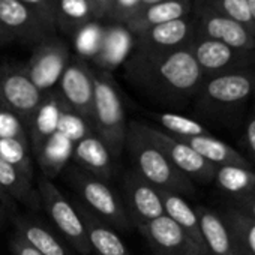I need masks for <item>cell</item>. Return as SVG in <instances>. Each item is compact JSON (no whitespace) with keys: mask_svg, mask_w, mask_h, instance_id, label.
Returning <instances> with one entry per match:
<instances>
[{"mask_svg":"<svg viewBox=\"0 0 255 255\" xmlns=\"http://www.w3.org/2000/svg\"><path fill=\"white\" fill-rule=\"evenodd\" d=\"M125 74L143 95L173 107L192 101L204 81L188 48L156 53L134 47L125 60Z\"/></svg>","mask_w":255,"mask_h":255,"instance_id":"1","label":"cell"},{"mask_svg":"<svg viewBox=\"0 0 255 255\" xmlns=\"http://www.w3.org/2000/svg\"><path fill=\"white\" fill-rule=\"evenodd\" d=\"M255 90V68L207 77L194 98L195 114L225 126L240 120Z\"/></svg>","mask_w":255,"mask_h":255,"instance_id":"2","label":"cell"},{"mask_svg":"<svg viewBox=\"0 0 255 255\" xmlns=\"http://www.w3.org/2000/svg\"><path fill=\"white\" fill-rule=\"evenodd\" d=\"M125 150H128L134 164L132 170L158 191H167L182 197L195 192L194 183L170 162L164 152L147 135L144 123L137 120L128 122Z\"/></svg>","mask_w":255,"mask_h":255,"instance_id":"3","label":"cell"},{"mask_svg":"<svg viewBox=\"0 0 255 255\" xmlns=\"http://www.w3.org/2000/svg\"><path fill=\"white\" fill-rule=\"evenodd\" d=\"M89 126L119 159L126 144L128 120L119 87L113 75L104 69H93V105Z\"/></svg>","mask_w":255,"mask_h":255,"instance_id":"4","label":"cell"},{"mask_svg":"<svg viewBox=\"0 0 255 255\" xmlns=\"http://www.w3.org/2000/svg\"><path fill=\"white\" fill-rule=\"evenodd\" d=\"M65 179L75 191L78 201L93 212L99 219L117 231H129L134 228L132 222L126 215L120 194L113 189L110 182L83 170L75 164L66 168Z\"/></svg>","mask_w":255,"mask_h":255,"instance_id":"5","label":"cell"},{"mask_svg":"<svg viewBox=\"0 0 255 255\" xmlns=\"http://www.w3.org/2000/svg\"><path fill=\"white\" fill-rule=\"evenodd\" d=\"M36 185L41 198V207L45 210L56 231L78 254L92 255L83 219L74 203L69 201L62 194V191L45 176L39 177Z\"/></svg>","mask_w":255,"mask_h":255,"instance_id":"6","label":"cell"},{"mask_svg":"<svg viewBox=\"0 0 255 255\" xmlns=\"http://www.w3.org/2000/svg\"><path fill=\"white\" fill-rule=\"evenodd\" d=\"M45 95L35 86L26 66L20 63H0V105L14 113L29 129Z\"/></svg>","mask_w":255,"mask_h":255,"instance_id":"7","label":"cell"},{"mask_svg":"<svg viewBox=\"0 0 255 255\" xmlns=\"http://www.w3.org/2000/svg\"><path fill=\"white\" fill-rule=\"evenodd\" d=\"M204 78L255 68V50H240L227 44L194 36L188 45Z\"/></svg>","mask_w":255,"mask_h":255,"instance_id":"8","label":"cell"},{"mask_svg":"<svg viewBox=\"0 0 255 255\" xmlns=\"http://www.w3.org/2000/svg\"><path fill=\"white\" fill-rule=\"evenodd\" d=\"M71 57L69 45L56 35H50L35 45L24 66L35 86L45 95L54 92Z\"/></svg>","mask_w":255,"mask_h":255,"instance_id":"9","label":"cell"},{"mask_svg":"<svg viewBox=\"0 0 255 255\" xmlns=\"http://www.w3.org/2000/svg\"><path fill=\"white\" fill-rule=\"evenodd\" d=\"M60 104L80 119L90 122L93 105V69L81 57H71L65 68L57 90Z\"/></svg>","mask_w":255,"mask_h":255,"instance_id":"10","label":"cell"},{"mask_svg":"<svg viewBox=\"0 0 255 255\" xmlns=\"http://www.w3.org/2000/svg\"><path fill=\"white\" fill-rule=\"evenodd\" d=\"M120 198L128 218L137 230L164 215L159 191L132 168L122 174Z\"/></svg>","mask_w":255,"mask_h":255,"instance_id":"11","label":"cell"},{"mask_svg":"<svg viewBox=\"0 0 255 255\" xmlns=\"http://www.w3.org/2000/svg\"><path fill=\"white\" fill-rule=\"evenodd\" d=\"M146 132L153 140V143L164 152V155L170 159V162L192 183H212L215 179L216 167L207 162L203 156H200L191 146L185 141L158 129L155 126L146 125Z\"/></svg>","mask_w":255,"mask_h":255,"instance_id":"12","label":"cell"},{"mask_svg":"<svg viewBox=\"0 0 255 255\" xmlns=\"http://www.w3.org/2000/svg\"><path fill=\"white\" fill-rule=\"evenodd\" d=\"M195 35L218 41L240 50H255V36L243 24L213 11L209 6L192 2Z\"/></svg>","mask_w":255,"mask_h":255,"instance_id":"13","label":"cell"},{"mask_svg":"<svg viewBox=\"0 0 255 255\" xmlns=\"http://www.w3.org/2000/svg\"><path fill=\"white\" fill-rule=\"evenodd\" d=\"M0 29L12 41L38 44L54 30L30 8L18 0H0Z\"/></svg>","mask_w":255,"mask_h":255,"instance_id":"14","label":"cell"},{"mask_svg":"<svg viewBox=\"0 0 255 255\" xmlns=\"http://www.w3.org/2000/svg\"><path fill=\"white\" fill-rule=\"evenodd\" d=\"M155 255H206L167 215L138 228Z\"/></svg>","mask_w":255,"mask_h":255,"instance_id":"15","label":"cell"},{"mask_svg":"<svg viewBox=\"0 0 255 255\" xmlns=\"http://www.w3.org/2000/svg\"><path fill=\"white\" fill-rule=\"evenodd\" d=\"M195 36V23L192 14L185 18L173 20L153 26L135 38V48L146 51H174L188 48Z\"/></svg>","mask_w":255,"mask_h":255,"instance_id":"16","label":"cell"},{"mask_svg":"<svg viewBox=\"0 0 255 255\" xmlns=\"http://www.w3.org/2000/svg\"><path fill=\"white\" fill-rule=\"evenodd\" d=\"M74 164L83 170L110 182L117 171V159L96 134H86L77 140L72 149Z\"/></svg>","mask_w":255,"mask_h":255,"instance_id":"17","label":"cell"},{"mask_svg":"<svg viewBox=\"0 0 255 255\" xmlns=\"http://www.w3.org/2000/svg\"><path fill=\"white\" fill-rule=\"evenodd\" d=\"M72 203L83 219L92 255H132L128 251L125 242L120 239L117 230L99 219L78 200Z\"/></svg>","mask_w":255,"mask_h":255,"instance_id":"18","label":"cell"},{"mask_svg":"<svg viewBox=\"0 0 255 255\" xmlns=\"http://www.w3.org/2000/svg\"><path fill=\"white\" fill-rule=\"evenodd\" d=\"M14 234L20 236L42 255H72L68 243L47 224L35 216L17 215L12 222Z\"/></svg>","mask_w":255,"mask_h":255,"instance_id":"19","label":"cell"},{"mask_svg":"<svg viewBox=\"0 0 255 255\" xmlns=\"http://www.w3.org/2000/svg\"><path fill=\"white\" fill-rule=\"evenodd\" d=\"M195 210L207 255H237L234 236L224 216L204 206H197Z\"/></svg>","mask_w":255,"mask_h":255,"instance_id":"20","label":"cell"},{"mask_svg":"<svg viewBox=\"0 0 255 255\" xmlns=\"http://www.w3.org/2000/svg\"><path fill=\"white\" fill-rule=\"evenodd\" d=\"M192 2L194 0H162V2L144 6L126 24V27L134 38H137L153 26L189 17L192 14Z\"/></svg>","mask_w":255,"mask_h":255,"instance_id":"21","label":"cell"},{"mask_svg":"<svg viewBox=\"0 0 255 255\" xmlns=\"http://www.w3.org/2000/svg\"><path fill=\"white\" fill-rule=\"evenodd\" d=\"M134 47L135 38L125 24H104V38L95 60L101 69L107 71L120 63H125V60L132 53Z\"/></svg>","mask_w":255,"mask_h":255,"instance_id":"22","label":"cell"},{"mask_svg":"<svg viewBox=\"0 0 255 255\" xmlns=\"http://www.w3.org/2000/svg\"><path fill=\"white\" fill-rule=\"evenodd\" d=\"M161 200H162V207H164V215H167L170 219H173L189 237L191 240L207 255L201 231H200V222L197 216V210L194 206H191L185 197L167 191H159Z\"/></svg>","mask_w":255,"mask_h":255,"instance_id":"23","label":"cell"},{"mask_svg":"<svg viewBox=\"0 0 255 255\" xmlns=\"http://www.w3.org/2000/svg\"><path fill=\"white\" fill-rule=\"evenodd\" d=\"M182 141L191 146L200 156H203L207 162H210L215 167H222V165L252 167V164L246 159L245 155H242L240 152H237L222 140L213 137L212 134L185 138Z\"/></svg>","mask_w":255,"mask_h":255,"instance_id":"24","label":"cell"},{"mask_svg":"<svg viewBox=\"0 0 255 255\" xmlns=\"http://www.w3.org/2000/svg\"><path fill=\"white\" fill-rule=\"evenodd\" d=\"M0 185L17 203L29 206L30 209L41 207L38 189L2 155H0Z\"/></svg>","mask_w":255,"mask_h":255,"instance_id":"25","label":"cell"},{"mask_svg":"<svg viewBox=\"0 0 255 255\" xmlns=\"http://www.w3.org/2000/svg\"><path fill=\"white\" fill-rule=\"evenodd\" d=\"M213 182L230 200L255 192V171L252 167H216Z\"/></svg>","mask_w":255,"mask_h":255,"instance_id":"26","label":"cell"},{"mask_svg":"<svg viewBox=\"0 0 255 255\" xmlns=\"http://www.w3.org/2000/svg\"><path fill=\"white\" fill-rule=\"evenodd\" d=\"M221 215L234 236L237 255H255V219L230 204Z\"/></svg>","mask_w":255,"mask_h":255,"instance_id":"27","label":"cell"},{"mask_svg":"<svg viewBox=\"0 0 255 255\" xmlns=\"http://www.w3.org/2000/svg\"><path fill=\"white\" fill-rule=\"evenodd\" d=\"M89 21H96L89 0H56V24L68 33Z\"/></svg>","mask_w":255,"mask_h":255,"instance_id":"28","label":"cell"},{"mask_svg":"<svg viewBox=\"0 0 255 255\" xmlns=\"http://www.w3.org/2000/svg\"><path fill=\"white\" fill-rule=\"evenodd\" d=\"M0 155L9 164H12L29 182H35L32 149L29 141L17 138H0Z\"/></svg>","mask_w":255,"mask_h":255,"instance_id":"29","label":"cell"},{"mask_svg":"<svg viewBox=\"0 0 255 255\" xmlns=\"http://www.w3.org/2000/svg\"><path fill=\"white\" fill-rule=\"evenodd\" d=\"M155 119L164 128L162 129L164 132H167L179 140L212 134L198 120H194V119H189V117H185V116H180L176 113H161V114H156Z\"/></svg>","mask_w":255,"mask_h":255,"instance_id":"30","label":"cell"},{"mask_svg":"<svg viewBox=\"0 0 255 255\" xmlns=\"http://www.w3.org/2000/svg\"><path fill=\"white\" fill-rule=\"evenodd\" d=\"M74 47L77 57L81 59H95L104 38V24L101 21H89L74 33Z\"/></svg>","mask_w":255,"mask_h":255,"instance_id":"31","label":"cell"},{"mask_svg":"<svg viewBox=\"0 0 255 255\" xmlns=\"http://www.w3.org/2000/svg\"><path fill=\"white\" fill-rule=\"evenodd\" d=\"M194 2L212 8L213 11L243 24L245 27H248L252 32L248 0H194Z\"/></svg>","mask_w":255,"mask_h":255,"instance_id":"32","label":"cell"},{"mask_svg":"<svg viewBox=\"0 0 255 255\" xmlns=\"http://www.w3.org/2000/svg\"><path fill=\"white\" fill-rule=\"evenodd\" d=\"M0 138H17L30 143L27 126L2 105H0Z\"/></svg>","mask_w":255,"mask_h":255,"instance_id":"33","label":"cell"},{"mask_svg":"<svg viewBox=\"0 0 255 255\" xmlns=\"http://www.w3.org/2000/svg\"><path fill=\"white\" fill-rule=\"evenodd\" d=\"M141 8V0H113L107 21L126 26L138 14Z\"/></svg>","mask_w":255,"mask_h":255,"instance_id":"34","label":"cell"},{"mask_svg":"<svg viewBox=\"0 0 255 255\" xmlns=\"http://www.w3.org/2000/svg\"><path fill=\"white\" fill-rule=\"evenodd\" d=\"M18 2L36 12L56 32V0H18Z\"/></svg>","mask_w":255,"mask_h":255,"instance_id":"35","label":"cell"},{"mask_svg":"<svg viewBox=\"0 0 255 255\" xmlns=\"http://www.w3.org/2000/svg\"><path fill=\"white\" fill-rule=\"evenodd\" d=\"M243 144L248 152L246 159L255 164V104L249 110L243 126Z\"/></svg>","mask_w":255,"mask_h":255,"instance_id":"36","label":"cell"},{"mask_svg":"<svg viewBox=\"0 0 255 255\" xmlns=\"http://www.w3.org/2000/svg\"><path fill=\"white\" fill-rule=\"evenodd\" d=\"M15 200L6 192V189L0 185V230L8 227L17 218Z\"/></svg>","mask_w":255,"mask_h":255,"instance_id":"37","label":"cell"},{"mask_svg":"<svg viewBox=\"0 0 255 255\" xmlns=\"http://www.w3.org/2000/svg\"><path fill=\"white\" fill-rule=\"evenodd\" d=\"M230 206L236 207L242 213H245V215L251 216L252 219H255V192H252L249 195L231 198L230 200Z\"/></svg>","mask_w":255,"mask_h":255,"instance_id":"38","label":"cell"},{"mask_svg":"<svg viewBox=\"0 0 255 255\" xmlns=\"http://www.w3.org/2000/svg\"><path fill=\"white\" fill-rule=\"evenodd\" d=\"M9 249L12 255H42L17 234H12L9 242Z\"/></svg>","mask_w":255,"mask_h":255,"instance_id":"39","label":"cell"},{"mask_svg":"<svg viewBox=\"0 0 255 255\" xmlns=\"http://www.w3.org/2000/svg\"><path fill=\"white\" fill-rule=\"evenodd\" d=\"M89 3L92 6V11H93L96 21H104L108 18L113 0H89Z\"/></svg>","mask_w":255,"mask_h":255,"instance_id":"40","label":"cell"},{"mask_svg":"<svg viewBox=\"0 0 255 255\" xmlns=\"http://www.w3.org/2000/svg\"><path fill=\"white\" fill-rule=\"evenodd\" d=\"M248 8H249V17L252 23V33L255 36V0H248Z\"/></svg>","mask_w":255,"mask_h":255,"instance_id":"41","label":"cell"},{"mask_svg":"<svg viewBox=\"0 0 255 255\" xmlns=\"http://www.w3.org/2000/svg\"><path fill=\"white\" fill-rule=\"evenodd\" d=\"M9 42H12L11 36L0 29V45H5V44H9Z\"/></svg>","mask_w":255,"mask_h":255,"instance_id":"42","label":"cell"},{"mask_svg":"<svg viewBox=\"0 0 255 255\" xmlns=\"http://www.w3.org/2000/svg\"><path fill=\"white\" fill-rule=\"evenodd\" d=\"M158 2H162V0H141V5L144 8V6H149V5H153V3H158Z\"/></svg>","mask_w":255,"mask_h":255,"instance_id":"43","label":"cell"},{"mask_svg":"<svg viewBox=\"0 0 255 255\" xmlns=\"http://www.w3.org/2000/svg\"><path fill=\"white\" fill-rule=\"evenodd\" d=\"M252 99H254V104H255V90H254V96H252Z\"/></svg>","mask_w":255,"mask_h":255,"instance_id":"44","label":"cell"}]
</instances>
